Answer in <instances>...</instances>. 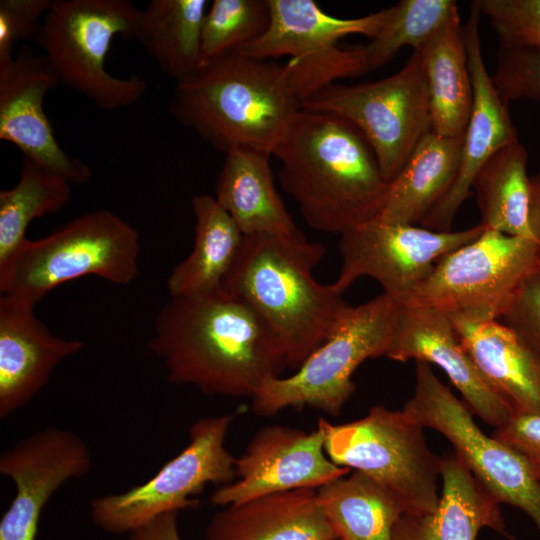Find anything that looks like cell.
<instances>
[{
	"instance_id": "obj_4",
	"label": "cell",
	"mask_w": 540,
	"mask_h": 540,
	"mask_svg": "<svg viewBox=\"0 0 540 540\" xmlns=\"http://www.w3.org/2000/svg\"><path fill=\"white\" fill-rule=\"evenodd\" d=\"M300 105L286 63L236 50L176 83L169 110L217 150L248 147L272 155Z\"/></svg>"
},
{
	"instance_id": "obj_17",
	"label": "cell",
	"mask_w": 540,
	"mask_h": 540,
	"mask_svg": "<svg viewBox=\"0 0 540 540\" xmlns=\"http://www.w3.org/2000/svg\"><path fill=\"white\" fill-rule=\"evenodd\" d=\"M480 15L472 1L469 17L463 26L473 90L472 110L463 136L456 179L444 198L420 223L422 227L434 231L452 230L454 218L470 196L473 181L480 169L497 151L518 141L508 104L495 89L484 63L479 34Z\"/></svg>"
},
{
	"instance_id": "obj_20",
	"label": "cell",
	"mask_w": 540,
	"mask_h": 540,
	"mask_svg": "<svg viewBox=\"0 0 540 540\" xmlns=\"http://www.w3.org/2000/svg\"><path fill=\"white\" fill-rule=\"evenodd\" d=\"M441 479L436 510L402 514L393 527L392 540H476L483 528L513 540L506 531L499 503L455 453L442 457Z\"/></svg>"
},
{
	"instance_id": "obj_24",
	"label": "cell",
	"mask_w": 540,
	"mask_h": 540,
	"mask_svg": "<svg viewBox=\"0 0 540 540\" xmlns=\"http://www.w3.org/2000/svg\"><path fill=\"white\" fill-rule=\"evenodd\" d=\"M271 156L248 147H235L225 153L214 197L244 235L298 230L276 190Z\"/></svg>"
},
{
	"instance_id": "obj_14",
	"label": "cell",
	"mask_w": 540,
	"mask_h": 540,
	"mask_svg": "<svg viewBox=\"0 0 540 540\" xmlns=\"http://www.w3.org/2000/svg\"><path fill=\"white\" fill-rule=\"evenodd\" d=\"M325 454L318 425L312 432L283 425L262 427L235 460L237 479L217 488L210 502L225 507L278 492L317 489L352 471Z\"/></svg>"
},
{
	"instance_id": "obj_3",
	"label": "cell",
	"mask_w": 540,
	"mask_h": 540,
	"mask_svg": "<svg viewBox=\"0 0 540 540\" xmlns=\"http://www.w3.org/2000/svg\"><path fill=\"white\" fill-rule=\"evenodd\" d=\"M326 252L299 231L244 235L222 291L248 303L268 324L286 357L300 365L335 331L350 305L313 269Z\"/></svg>"
},
{
	"instance_id": "obj_28",
	"label": "cell",
	"mask_w": 540,
	"mask_h": 540,
	"mask_svg": "<svg viewBox=\"0 0 540 540\" xmlns=\"http://www.w3.org/2000/svg\"><path fill=\"white\" fill-rule=\"evenodd\" d=\"M527 162V150L518 140L497 151L476 175L472 189L485 228L539 239L532 230L536 183Z\"/></svg>"
},
{
	"instance_id": "obj_1",
	"label": "cell",
	"mask_w": 540,
	"mask_h": 540,
	"mask_svg": "<svg viewBox=\"0 0 540 540\" xmlns=\"http://www.w3.org/2000/svg\"><path fill=\"white\" fill-rule=\"evenodd\" d=\"M149 347L162 359L169 382L209 395L252 398L287 368L268 324L223 291L171 298L156 316Z\"/></svg>"
},
{
	"instance_id": "obj_23",
	"label": "cell",
	"mask_w": 540,
	"mask_h": 540,
	"mask_svg": "<svg viewBox=\"0 0 540 540\" xmlns=\"http://www.w3.org/2000/svg\"><path fill=\"white\" fill-rule=\"evenodd\" d=\"M270 22L265 33L239 51L271 60L281 56L301 59L327 52L352 34L372 39L382 27L387 9L366 16L342 19L323 11L312 0H269Z\"/></svg>"
},
{
	"instance_id": "obj_8",
	"label": "cell",
	"mask_w": 540,
	"mask_h": 540,
	"mask_svg": "<svg viewBox=\"0 0 540 540\" xmlns=\"http://www.w3.org/2000/svg\"><path fill=\"white\" fill-rule=\"evenodd\" d=\"M398 309L399 303L383 293L349 306L333 334L292 375L262 385L251 398L252 411L272 416L308 406L338 416L355 391L354 371L365 360L386 355Z\"/></svg>"
},
{
	"instance_id": "obj_16",
	"label": "cell",
	"mask_w": 540,
	"mask_h": 540,
	"mask_svg": "<svg viewBox=\"0 0 540 540\" xmlns=\"http://www.w3.org/2000/svg\"><path fill=\"white\" fill-rule=\"evenodd\" d=\"M58 84L45 56L30 46L1 65L0 139L71 184H84L91 177L90 168L62 150L44 112V98Z\"/></svg>"
},
{
	"instance_id": "obj_12",
	"label": "cell",
	"mask_w": 540,
	"mask_h": 540,
	"mask_svg": "<svg viewBox=\"0 0 540 540\" xmlns=\"http://www.w3.org/2000/svg\"><path fill=\"white\" fill-rule=\"evenodd\" d=\"M403 411L424 428L441 433L490 496L521 509L540 532V481L529 464L516 450L487 436L465 402L426 362L416 361L414 393Z\"/></svg>"
},
{
	"instance_id": "obj_39",
	"label": "cell",
	"mask_w": 540,
	"mask_h": 540,
	"mask_svg": "<svg viewBox=\"0 0 540 540\" xmlns=\"http://www.w3.org/2000/svg\"><path fill=\"white\" fill-rule=\"evenodd\" d=\"M178 512L163 513L141 528L129 533L128 540H181L177 526Z\"/></svg>"
},
{
	"instance_id": "obj_11",
	"label": "cell",
	"mask_w": 540,
	"mask_h": 540,
	"mask_svg": "<svg viewBox=\"0 0 540 540\" xmlns=\"http://www.w3.org/2000/svg\"><path fill=\"white\" fill-rule=\"evenodd\" d=\"M233 418L224 414L196 420L186 447L152 478L125 492L94 498L92 522L112 534H129L163 513L197 507L199 501L192 496L207 484L234 481L236 458L225 447Z\"/></svg>"
},
{
	"instance_id": "obj_27",
	"label": "cell",
	"mask_w": 540,
	"mask_h": 540,
	"mask_svg": "<svg viewBox=\"0 0 540 540\" xmlns=\"http://www.w3.org/2000/svg\"><path fill=\"white\" fill-rule=\"evenodd\" d=\"M194 243L167 279L171 298L222 291V283L241 247L244 234L228 212L207 194L192 197Z\"/></svg>"
},
{
	"instance_id": "obj_37",
	"label": "cell",
	"mask_w": 540,
	"mask_h": 540,
	"mask_svg": "<svg viewBox=\"0 0 540 540\" xmlns=\"http://www.w3.org/2000/svg\"><path fill=\"white\" fill-rule=\"evenodd\" d=\"M502 317L540 356V267L522 282Z\"/></svg>"
},
{
	"instance_id": "obj_25",
	"label": "cell",
	"mask_w": 540,
	"mask_h": 540,
	"mask_svg": "<svg viewBox=\"0 0 540 540\" xmlns=\"http://www.w3.org/2000/svg\"><path fill=\"white\" fill-rule=\"evenodd\" d=\"M416 52L427 87L431 131L445 137H463L473 90L459 13Z\"/></svg>"
},
{
	"instance_id": "obj_6",
	"label": "cell",
	"mask_w": 540,
	"mask_h": 540,
	"mask_svg": "<svg viewBox=\"0 0 540 540\" xmlns=\"http://www.w3.org/2000/svg\"><path fill=\"white\" fill-rule=\"evenodd\" d=\"M142 12L129 0H52L34 40L59 84L101 110L126 108L143 96L147 82L110 74L105 60L115 36L136 41Z\"/></svg>"
},
{
	"instance_id": "obj_32",
	"label": "cell",
	"mask_w": 540,
	"mask_h": 540,
	"mask_svg": "<svg viewBox=\"0 0 540 540\" xmlns=\"http://www.w3.org/2000/svg\"><path fill=\"white\" fill-rule=\"evenodd\" d=\"M458 12L453 0H402L387 8L379 32L363 46L367 70H376L406 46L421 49Z\"/></svg>"
},
{
	"instance_id": "obj_7",
	"label": "cell",
	"mask_w": 540,
	"mask_h": 540,
	"mask_svg": "<svg viewBox=\"0 0 540 540\" xmlns=\"http://www.w3.org/2000/svg\"><path fill=\"white\" fill-rule=\"evenodd\" d=\"M317 425L333 463L362 472L385 487L405 513L436 510L442 457L429 449L425 428L403 410L376 405L355 421L335 425L320 418Z\"/></svg>"
},
{
	"instance_id": "obj_18",
	"label": "cell",
	"mask_w": 540,
	"mask_h": 540,
	"mask_svg": "<svg viewBox=\"0 0 540 540\" xmlns=\"http://www.w3.org/2000/svg\"><path fill=\"white\" fill-rule=\"evenodd\" d=\"M385 357L440 367L465 404L495 428L514 414L510 404L485 380L462 347L450 317L439 310L399 303L393 337Z\"/></svg>"
},
{
	"instance_id": "obj_36",
	"label": "cell",
	"mask_w": 540,
	"mask_h": 540,
	"mask_svg": "<svg viewBox=\"0 0 540 540\" xmlns=\"http://www.w3.org/2000/svg\"><path fill=\"white\" fill-rule=\"evenodd\" d=\"M52 0L0 1V66L14 58V45L35 39Z\"/></svg>"
},
{
	"instance_id": "obj_9",
	"label": "cell",
	"mask_w": 540,
	"mask_h": 540,
	"mask_svg": "<svg viewBox=\"0 0 540 540\" xmlns=\"http://www.w3.org/2000/svg\"><path fill=\"white\" fill-rule=\"evenodd\" d=\"M539 267V239L485 228L473 241L442 256L400 304L473 321L497 320L522 282Z\"/></svg>"
},
{
	"instance_id": "obj_19",
	"label": "cell",
	"mask_w": 540,
	"mask_h": 540,
	"mask_svg": "<svg viewBox=\"0 0 540 540\" xmlns=\"http://www.w3.org/2000/svg\"><path fill=\"white\" fill-rule=\"evenodd\" d=\"M34 305L0 295V418L25 407L49 382L63 360L85 343L54 335Z\"/></svg>"
},
{
	"instance_id": "obj_26",
	"label": "cell",
	"mask_w": 540,
	"mask_h": 540,
	"mask_svg": "<svg viewBox=\"0 0 540 540\" xmlns=\"http://www.w3.org/2000/svg\"><path fill=\"white\" fill-rule=\"evenodd\" d=\"M462 144L463 137L427 133L389 183L377 218L393 223H421L452 187L461 162Z\"/></svg>"
},
{
	"instance_id": "obj_31",
	"label": "cell",
	"mask_w": 540,
	"mask_h": 540,
	"mask_svg": "<svg viewBox=\"0 0 540 540\" xmlns=\"http://www.w3.org/2000/svg\"><path fill=\"white\" fill-rule=\"evenodd\" d=\"M70 198V182L24 157L16 185L0 191V264L27 239L34 219L59 211Z\"/></svg>"
},
{
	"instance_id": "obj_38",
	"label": "cell",
	"mask_w": 540,
	"mask_h": 540,
	"mask_svg": "<svg viewBox=\"0 0 540 540\" xmlns=\"http://www.w3.org/2000/svg\"><path fill=\"white\" fill-rule=\"evenodd\" d=\"M492 436L516 450L540 481V413H514Z\"/></svg>"
},
{
	"instance_id": "obj_5",
	"label": "cell",
	"mask_w": 540,
	"mask_h": 540,
	"mask_svg": "<svg viewBox=\"0 0 540 540\" xmlns=\"http://www.w3.org/2000/svg\"><path fill=\"white\" fill-rule=\"evenodd\" d=\"M140 236L109 210L81 215L48 236L28 238L0 264V295L36 305L61 284L95 275L113 284L138 273Z\"/></svg>"
},
{
	"instance_id": "obj_22",
	"label": "cell",
	"mask_w": 540,
	"mask_h": 540,
	"mask_svg": "<svg viewBox=\"0 0 540 540\" xmlns=\"http://www.w3.org/2000/svg\"><path fill=\"white\" fill-rule=\"evenodd\" d=\"M205 540H338L314 488L231 504L205 528Z\"/></svg>"
},
{
	"instance_id": "obj_29",
	"label": "cell",
	"mask_w": 540,
	"mask_h": 540,
	"mask_svg": "<svg viewBox=\"0 0 540 540\" xmlns=\"http://www.w3.org/2000/svg\"><path fill=\"white\" fill-rule=\"evenodd\" d=\"M206 0H152L143 9L136 41L175 83L202 67L201 36Z\"/></svg>"
},
{
	"instance_id": "obj_2",
	"label": "cell",
	"mask_w": 540,
	"mask_h": 540,
	"mask_svg": "<svg viewBox=\"0 0 540 540\" xmlns=\"http://www.w3.org/2000/svg\"><path fill=\"white\" fill-rule=\"evenodd\" d=\"M272 155L281 162L283 190L314 230L340 235L379 215L389 182L347 120L300 108Z\"/></svg>"
},
{
	"instance_id": "obj_13",
	"label": "cell",
	"mask_w": 540,
	"mask_h": 540,
	"mask_svg": "<svg viewBox=\"0 0 540 540\" xmlns=\"http://www.w3.org/2000/svg\"><path fill=\"white\" fill-rule=\"evenodd\" d=\"M481 223L459 231H434L377 217L340 234L341 267L330 284L342 295L357 279L377 281L383 294L402 302L445 254L476 239Z\"/></svg>"
},
{
	"instance_id": "obj_15",
	"label": "cell",
	"mask_w": 540,
	"mask_h": 540,
	"mask_svg": "<svg viewBox=\"0 0 540 540\" xmlns=\"http://www.w3.org/2000/svg\"><path fill=\"white\" fill-rule=\"evenodd\" d=\"M92 454L76 433L48 427L20 439L0 454V473L16 487L0 520V540H36L41 513L67 482L88 474Z\"/></svg>"
},
{
	"instance_id": "obj_35",
	"label": "cell",
	"mask_w": 540,
	"mask_h": 540,
	"mask_svg": "<svg viewBox=\"0 0 540 540\" xmlns=\"http://www.w3.org/2000/svg\"><path fill=\"white\" fill-rule=\"evenodd\" d=\"M491 79L507 104L523 98L540 101V51L499 45Z\"/></svg>"
},
{
	"instance_id": "obj_10",
	"label": "cell",
	"mask_w": 540,
	"mask_h": 540,
	"mask_svg": "<svg viewBox=\"0 0 540 540\" xmlns=\"http://www.w3.org/2000/svg\"><path fill=\"white\" fill-rule=\"evenodd\" d=\"M300 108L353 124L368 141L389 183L431 131L427 87L416 51L399 71L384 79L334 83L302 101Z\"/></svg>"
},
{
	"instance_id": "obj_30",
	"label": "cell",
	"mask_w": 540,
	"mask_h": 540,
	"mask_svg": "<svg viewBox=\"0 0 540 540\" xmlns=\"http://www.w3.org/2000/svg\"><path fill=\"white\" fill-rule=\"evenodd\" d=\"M316 491L338 540H392L393 527L405 513L389 490L359 471Z\"/></svg>"
},
{
	"instance_id": "obj_34",
	"label": "cell",
	"mask_w": 540,
	"mask_h": 540,
	"mask_svg": "<svg viewBox=\"0 0 540 540\" xmlns=\"http://www.w3.org/2000/svg\"><path fill=\"white\" fill-rule=\"evenodd\" d=\"M488 17L501 46L540 51V0H474Z\"/></svg>"
},
{
	"instance_id": "obj_33",
	"label": "cell",
	"mask_w": 540,
	"mask_h": 540,
	"mask_svg": "<svg viewBox=\"0 0 540 540\" xmlns=\"http://www.w3.org/2000/svg\"><path fill=\"white\" fill-rule=\"evenodd\" d=\"M270 14L269 0H214L203 20L202 66L260 38Z\"/></svg>"
},
{
	"instance_id": "obj_21",
	"label": "cell",
	"mask_w": 540,
	"mask_h": 540,
	"mask_svg": "<svg viewBox=\"0 0 540 540\" xmlns=\"http://www.w3.org/2000/svg\"><path fill=\"white\" fill-rule=\"evenodd\" d=\"M449 317L462 347L514 413H540V356L497 320Z\"/></svg>"
}]
</instances>
